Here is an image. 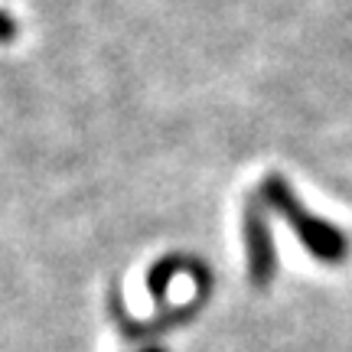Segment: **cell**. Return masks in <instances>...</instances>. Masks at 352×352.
<instances>
[{"label": "cell", "instance_id": "obj_1", "mask_svg": "<svg viewBox=\"0 0 352 352\" xmlns=\"http://www.w3.org/2000/svg\"><path fill=\"white\" fill-rule=\"evenodd\" d=\"M147 352H164V349H147Z\"/></svg>", "mask_w": 352, "mask_h": 352}]
</instances>
